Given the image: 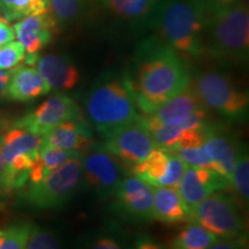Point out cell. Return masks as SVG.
Segmentation results:
<instances>
[{
  "instance_id": "9a60e30c",
  "label": "cell",
  "mask_w": 249,
  "mask_h": 249,
  "mask_svg": "<svg viewBox=\"0 0 249 249\" xmlns=\"http://www.w3.org/2000/svg\"><path fill=\"white\" fill-rule=\"evenodd\" d=\"M120 210L135 219H152L154 187L136 176L124 177L113 193Z\"/></svg>"
},
{
  "instance_id": "1f68e13d",
  "label": "cell",
  "mask_w": 249,
  "mask_h": 249,
  "mask_svg": "<svg viewBox=\"0 0 249 249\" xmlns=\"http://www.w3.org/2000/svg\"><path fill=\"white\" fill-rule=\"evenodd\" d=\"M208 17L217 12L223 11L235 2V0H198Z\"/></svg>"
},
{
  "instance_id": "4dcf8cb0",
  "label": "cell",
  "mask_w": 249,
  "mask_h": 249,
  "mask_svg": "<svg viewBox=\"0 0 249 249\" xmlns=\"http://www.w3.org/2000/svg\"><path fill=\"white\" fill-rule=\"evenodd\" d=\"M87 249H124L123 242L110 233H98L89 239Z\"/></svg>"
},
{
  "instance_id": "9c48e42d",
  "label": "cell",
  "mask_w": 249,
  "mask_h": 249,
  "mask_svg": "<svg viewBox=\"0 0 249 249\" xmlns=\"http://www.w3.org/2000/svg\"><path fill=\"white\" fill-rule=\"evenodd\" d=\"M82 186L88 187L102 197L113 195L118 183L124 178L120 160L104 147L93 145L81 157Z\"/></svg>"
},
{
  "instance_id": "484cf974",
  "label": "cell",
  "mask_w": 249,
  "mask_h": 249,
  "mask_svg": "<svg viewBox=\"0 0 249 249\" xmlns=\"http://www.w3.org/2000/svg\"><path fill=\"white\" fill-rule=\"evenodd\" d=\"M104 5L123 18H140L145 17L154 8L151 0H103Z\"/></svg>"
},
{
  "instance_id": "8992f818",
  "label": "cell",
  "mask_w": 249,
  "mask_h": 249,
  "mask_svg": "<svg viewBox=\"0 0 249 249\" xmlns=\"http://www.w3.org/2000/svg\"><path fill=\"white\" fill-rule=\"evenodd\" d=\"M82 157V156H81ZM71 158L26 192L27 203L38 209H59L68 203L82 186V160Z\"/></svg>"
},
{
  "instance_id": "cb8c5ba5",
  "label": "cell",
  "mask_w": 249,
  "mask_h": 249,
  "mask_svg": "<svg viewBox=\"0 0 249 249\" xmlns=\"http://www.w3.org/2000/svg\"><path fill=\"white\" fill-rule=\"evenodd\" d=\"M0 12L7 22L21 20L30 15L49 13V0H0Z\"/></svg>"
},
{
  "instance_id": "d590c367",
  "label": "cell",
  "mask_w": 249,
  "mask_h": 249,
  "mask_svg": "<svg viewBox=\"0 0 249 249\" xmlns=\"http://www.w3.org/2000/svg\"><path fill=\"white\" fill-rule=\"evenodd\" d=\"M0 188L7 191V172H6V165L2 157L1 150V139H0Z\"/></svg>"
},
{
  "instance_id": "83f0119b",
  "label": "cell",
  "mask_w": 249,
  "mask_h": 249,
  "mask_svg": "<svg viewBox=\"0 0 249 249\" xmlns=\"http://www.w3.org/2000/svg\"><path fill=\"white\" fill-rule=\"evenodd\" d=\"M24 249H64V246L54 232L30 224Z\"/></svg>"
},
{
  "instance_id": "4316f807",
  "label": "cell",
  "mask_w": 249,
  "mask_h": 249,
  "mask_svg": "<svg viewBox=\"0 0 249 249\" xmlns=\"http://www.w3.org/2000/svg\"><path fill=\"white\" fill-rule=\"evenodd\" d=\"M89 0H49V7L58 23H71L85 13Z\"/></svg>"
},
{
  "instance_id": "74e56055",
  "label": "cell",
  "mask_w": 249,
  "mask_h": 249,
  "mask_svg": "<svg viewBox=\"0 0 249 249\" xmlns=\"http://www.w3.org/2000/svg\"><path fill=\"white\" fill-rule=\"evenodd\" d=\"M248 1L249 0H235V2H238V4H241L244 6H248Z\"/></svg>"
},
{
  "instance_id": "4fadbf2b",
  "label": "cell",
  "mask_w": 249,
  "mask_h": 249,
  "mask_svg": "<svg viewBox=\"0 0 249 249\" xmlns=\"http://www.w3.org/2000/svg\"><path fill=\"white\" fill-rule=\"evenodd\" d=\"M230 187V182L216 171L187 166L177 186L180 197L188 211L213 193Z\"/></svg>"
},
{
  "instance_id": "44dd1931",
  "label": "cell",
  "mask_w": 249,
  "mask_h": 249,
  "mask_svg": "<svg viewBox=\"0 0 249 249\" xmlns=\"http://www.w3.org/2000/svg\"><path fill=\"white\" fill-rule=\"evenodd\" d=\"M189 211L180 197L177 188L154 187L152 219L165 224L188 222Z\"/></svg>"
},
{
  "instance_id": "5b68a950",
  "label": "cell",
  "mask_w": 249,
  "mask_h": 249,
  "mask_svg": "<svg viewBox=\"0 0 249 249\" xmlns=\"http://www.w3.org/2000/svg\"><path fill=\"white\" fill-rule=\"evenodd\" d=\"M195 95L205 108L226 119L242 120L248 113V93L238 89L232 80L219 71H202L191 80Z\"/></svg>"
},
{
  "instance_id": "30bf717a",
  "label": "cell",
  "mask_w": 249,
  "mask_h": 249,
  "mask_svg": "<svg viewBox=\"0 0 249 249\" xmlns=\"http://www.w3.org/2000/svg\"><path fill=\"white\" fill-rule=\"evenodd\" d=\"M104 138L103 147L129 167L142 161L157 148L142 117L124 124Z\"/></svg>"
},
{
  "instance_id": "8fae6325",
  "label": "cell",
  "mask_w": 249,
  "mask_h": 249,
  "mask_svg": "<svg viewBox=\"0 0 249 249\" xmlns=\"http://www.w3.org/2000/svg\"><path fill=\"white\" fill-rule=\"evenodd\" d=\"M81 118L80 108L73 99L65 95H54L38 107L14 123V127L43 136L65 121Z\"/></svg>"
},
{
  "instance_id": "e575fe53",
  "label": "cell",
  "mask_w": 249,
  "mask_h": 249,
  "mask_svg": "<svg viewBox=\"0 0 249 249\" xmlns=\"http://www.w3.org/2000/svg\"><path fill=\"white\" fill-rule=\"evenodd\" d=\"M15 38L13 27L9 26L5 18H0V46L7 44Z\"/></svg>"
},
{
  "instance_id": "603a6c76",
  "label": "cell",
  "mask_w": 249,
  "mask_h": 249,
  "mask_svg": "<svg viewBox=\"0 0 249 249\" xmlns=\"http://www.w3.org/2000/svg\"><path fill=\"white\" fill-rule=\"evenodd\" d=\"M219 238L195 222H186L171 241L169 249H207Z\"/></svg>"
},
{
  "instance_id": "836d02e7",
  "label": "cell",
  "mask_w": 249,
  "mask_h": 249,
  "mask_svg": "<svg viewBox=\"0 0 249 249\" xmlns=\"http://www.w3.org/2000/svg\"><path fill=\"white\" fill-rule=\"evenodd\" d=\"M129 249H169V247H165V246L154 240L150 236L142 235L136 239Z\"/></svg>"
},
{
  "instance_id": "7402d4cb",
  "label": "cell",
  "mask_w": 249,
  "mask_h": 249,
  "mask_svg": "<svg viewBox=\"0 0 249 249\" xmlns=\"http://www.w3.org/2000/svg\"><path fill=\"white\" fill-rule=\"evenodd\" d=\"M83 154L77 151L61 150L57 148H42L37 160L34 163L28 173V180L30 183H37L44 179L49 173L58 169L71 158L81 157Z\"/></svg>"
},
{
  "instance_id": "f1b7e54d",
  "label": "cell",
  "mask_w": 249,
  "mask_h": 249,
  "mask_svg": "<svg viewBox=\"0 0 249 249\" xmlns=\"http://www.w3.org/2000/svg\"><path fill=\"white\" fill-rule=\"evenodd\" d=\"M30 224H15L0 229V249H24Z\"/></svg>"
},
{
  "instance_id": "2e32d148",
  "label": "cell",
  "mask_w": 249,
  "mask_h": 249,
  "mask_svg": "<svg viewBox=\"0 0 249 249\" xmlns=\"http://www.w3.org/2000/svg\"><path fill=\"white\" fill-rule=\"evenodd\" d=\"M13 29L27 54H37L57 34L58 22L51 12H49L21 18L14 24Z\"/></svg>"
},
{
  "instance_id": "277c9868",
  "label": "cell",
  "mask_w": 249,
  "mask_h": 249,
  "mask_svg": "<svg viewBox=\"0 0 249 249\" xmlns=\"http://www.w3.org/2000/svg\"><path fill=\"white\" fill-rule=\"evenodd\" d=\"M204 51L214 58L245 62L249 52L248 6L234 2L207 18Z\"/></svg>"
},
{
  "instance_id": "e0dca14e",
  "label": "cell",
  "mask_w": 249,
  "mask_h": 249,
  "mask_svg": "<svg viewBox=\"0 0 249 249\" xmlns=\"http://www.w3.org/2000/svg\"><path fill=\"white\" fill-rule=\"evenodd\" d=\"M96 143L88 126L80 119L65 121L42 136L40 148H57L61 150L85 154Z\"/></svg>"
},
{
  "instance_id": "7a4b0ae2",
  "label": "cell",
  "mask_w": 249,
  "mask_h": 249,
  "mask_svg": "<svg viewBox=\"0 0 249 249\" xmlns=\"http://www.w3.org/2000/svg\"><path fill=\"white\" fill-rule=\"evenodd\" d=\"M85 105L89 121L104 136L141 117L133 79L124 74L102 76L87 93Z\"/></svg>"
},
{
  "instance_id": "d6986e66",
  "label": "cell",
  "mask_w": 249,
  "mask_h": 249,
  "mask_svg": "<svg viewBox=\"0 0 249 249\" xmlns=\"http://www.w3.org/2000/svg\"><path fill=\"white\" fill-rule=\"evenodd\" d=\"M51 87L36 68L17 67L12 71L6 96L12 101L30 102L50 92Z\"/></svg>"
},
{
  "instance_id": "d6a6232c",
  "label": "cell",
  "mask_w": 249,
  "mask_h": 249,
  "mask_svg": "<svg viewBox=\"0 0 249 249\" xmlns=\"http://www.w3.org/2000/svg\"><path fill=\"white\" fill-rule=\"evenodd\" d=\"M207 249H247V242L245 238L219 239Z\"/></svg>"
},
{
  "instance_id": "ba28073f",
  "label": "cell",
  "mask_w": 249,
  "mask_h": 249,
  "mask_svg": "<svg viewBox=\"0 0 249 249\" xmlns=\"http://www.w3.org/2000/svg\"><path fill=\"white\" fill-rule=\"evenodd\" d=\"M42 136L14 127L1 138L2 157L7 172V191L22 187L39 154Z\"/></svg>"
},
{
  "instance_id": "f546056e",
  "label": "cell",
  "mask_w": 249,
  "mask_h": 249,
  "mask_svg": "<svg viewBox=\"0 0 249 249\" xmlns=\"http://www.w3.org/2000/svg\"><path fill=\"white\" fill-rule=\"evenodd\" d=\"M26 58V50L20 42H12L0 46V71L17 68Z\"/></svg>"
},
{
  "instance_id": "8d00e7d4",
  "label": "cell",
  "mask_w": 249,
  "mask_h": 249,
  "mask_svg": "<svg viewBox=\"0 0 249 249\" xmlns=\"http://www.w3.org/2000/svg\"><path fill=\"white\" fill-rule=\"evenodd\" d=\"M12 71H0V98L6 96L8 81L11 79Z\"/></svg>"
},
{
  "instance_id": "6da1fadb",
  "label": "cell",
  "mask_w": 249,
  "mask_h": 249,
  "mask_svg": "<svg viewBox=\"0 0 249 249\" xmlns=\"http://www.w3.org/2000/svg\"><path fill=\"white\" fill-rule=\"evenodd\" d=\"M191 74L179 53L160 38L143 42L136 55L133 79L138 108L143 116L157 110L191 83Z\"/></svg>"
},
{
  "instance_id": "d4e9b609",
  "label": "cell",
  "mask_w": 249,
  "mask_h": 249,
  "mask_svg": "<svg viewBox=\"0 0 249 249\" xmlns=\"http://www.w3.org/2000/svg\"><path fill=\"white\" fill-rule=\"evenodd\" d=\"M230 186L234 189L238 200L244 205H247L249 200V157L245 148L239 149L238 160L230 179Z\"/></svg>"
},
{
  "instance_id": "3957f363",
  "label": "cell",
  "mask_w": 249,
  "mask_h": 249,
  "mask_svg": "<svg viewBox=\"0 0 249 249\" xmlns=\"http://www.w3.org/2000/svg\"><path fill=\"white\" fill-rule=\"evenodd\" d=\"M152 9L161 42L179 54L203 53L208 15L198 0H160Z\"/></svg>"
},
{
  "instance_id": "52a82bcc",
  "label": "cell",
  "mask_w": 249,
  "mask_h": 249,
  "mask_svg": "<svg viewBox=\"0 0 249 249\" xmlns=\"http://www.w3.org/2000/svg\"><path fill=\"white\" fill-rule=\"evenodd\" d=\"M188 220L198 223L219 239L245 238L246 223L235 198L216 192L189 211Z\"/></svg>"
},
{
  "instance_id": "ffe728a7",
  "label": "cell",
  "mask_w": 249,
  "mask_h": 249,
  "mask_svg": "<svg viewBox=\"0 0 249 249\" xmlns=\"http://www.w3.org/2000/svg\"><path fill=\"white\" fill-rule=\"evenodd\" d=\"M35 65L36 70L44 77L51 89H71L80 80L75 65L65 55L52 53L37 57Z\"/></svg>"
},
{
  "instance_id": "7c38bea8",
  "label": "cell",
  "mask_w": 249,
  "mask_h": 249,
  "mask_svg": "<svg viewBox=\"0 0 249 249\" xmlns=\"http://www.w3.org/2000/svg\"><path fill=\"white\" fill-rule=\"evenodd\" d=\"M186 167L187 165L174 152L156 148L130 169L134 176L152 187L177 188Z\"/></svg>"
},
{
  "instance_id": "5bb4252c",
  "label": "cell",
  "mask_w": 249,
  "mask_h": 249,
  "mask_svg": "<svg viewBox=\"0 0 249 249\" xmlns=\"http://www.w3.org/2000/svg\"><path fill=\"white\" fill-rule=\"evenodd\" d=\"M204 108L189 83L186 89L161 104L151 114L141 117L147 128L151 130L160 126H178Z\"/></svg>"
},
{
  "instance_id": "ac0fdd59",
  "label": "cell",
  "mask_w": 249,
  "mask_h": 249,
  "mask_svg": "<svg viewBox=\"0 0 249 249\" xmlns=\"http://www.w3.org/2000/svg\"><path fill=\"white\" fill-rule=\"evenodd\" d=\"M202 134L205 151L216 164L218 173L222 174L230 182L239 155L235 142L219 127L208 123L202 130Z\"/></svg>"
}]
</instances>
